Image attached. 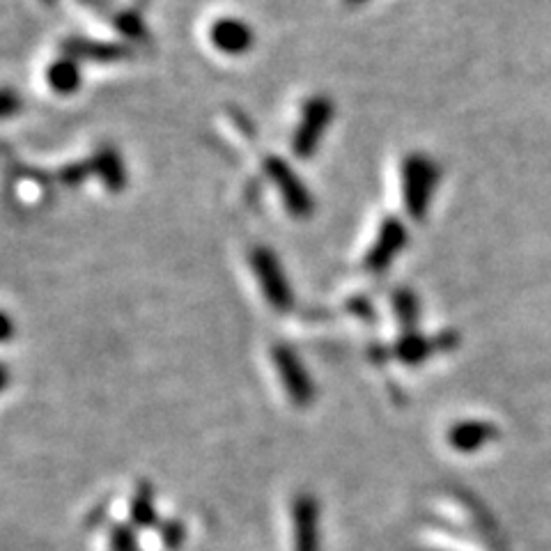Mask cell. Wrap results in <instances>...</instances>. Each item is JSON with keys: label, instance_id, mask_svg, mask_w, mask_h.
<instances>
[{"label": "cell", "instance_id": "obj_1", "mask_svg": "<svg viewBox=\"0 0 551 551\" xmlns=\"http://www.w3.org/2000/svg\"><path fill=\"white\" fill-rule=\"evenodd\" d=\"M294 551H320V506L313 494L301 492L292 501Z\"/></svg>", "mask_w": 551, "mask_h": 551}, {"label": "cell", "instance_id": "obj_2", "mask_svg": "<svg viewBox=\"0 0 551 551\" xmlns=\"http://www.w3.org/2000/svg\"><path fill=\"white\" fill-rule=\"evenodd\" d=\"M278 372H281V379L285 384V391L290 393V398L297 402L299 407L310 405V400L315 398V388L310 384L306 370L297 361V356L287 352V349H278L274 354Z\"/></svg>", "mask_w": 551, "mask_h": 551}, {"label": "cell", "instance_id": "obj_3", "mask_svg": "<svg viewBox=\"0 0 551 551\" xmlns=\"http://www.w3.org/2000/svg\"><path fill=\"white\" fill-rule=\"evenodd\" d=\"M494 437H499L496 425L487 421H462L450 428L448 444L460 453H473L480 450L485 444H490Z\"/></svg>", "mask_w": 551, "mask_h": 551}, {"label": "cell", "instance_id": "obj_4", "mask_svg": "<svg viewBox=\"0 0 551 551\" xmlns=\"http://www.w3.org/2000/svg\"><path fill=\"white\" fill-rule=\"evenodd\" d=\"M131 522L136 529H150L157 524V503H154V490L150 483H141L131 499Z\"/></svg>", "mask_w": 551, "mask_h": 551}, {"label": "cell", "instance_id": "obj_5", "mask_svg": "<svg viewBox=\"0 0 551 551\" xmlns=\"http://www.w3.org/2000/svg\"><path fill=\"white\" fill-rule=\"evenodd\" d=\"M212 40L223 51H244L251 42V33H248L244 23L221 21L212 30Z\"/></svg>", "mask_w": 551, "mask_h": 551}, {"label": "cell", "instance_id": "obj_6", "mask_svg": "<svg viewBox=\"0 0 551 551\" xmlns=\"http://www.w3.org/2000/svg\"><path fill=\"white\" fill-rule=\"evenodd\" d=\"M310 111H313V113H310V118L304 124V131H301L299 138H297V145H299L297 150L299 152H306V150H310V145H315V141L322 134V127L329 120V106L327 104L317 102L313 108H310Z\"/></svg>", "mask_w": 551, "mask_h": 551}, {"label": "cell", "instance_id": "obj_7", "mask_svg": "<svg viewBox=\"0 0 551 551\" xmlns=\"http://www.w3.org/2000/svg\"><path fill=\"white\" fill-rule=\"evenodd\" d=\"M111 551H138V540L131 526H115L111 533Z\"/></svg>", "mask_w": 551, "mask_h": 551}, {"label": "cell", "instance_id": "obj_8", "mask_svg": "<svg viewBox=\"0 0 551 551\" xmlns=\"http://www.w3.org/2000/svg\"><path fill=\"white\" fill-rule=\"evenodd\" d=\"M161 540H164V545L170 549H180L184 542V529L177 522H168L164 529H161Z\"/></svg>", "mask_w": 551, "mask_h": 551}, {"label": "cell", "instance_id": "obj_9", "mask_svg": "<svg viewBox=\"0 0 551 551\" xmlns=\"http://www.w3.org/2000/svg\"><path fill=\"white\" fill-rule=\"evenodd\" d=\"M51 79L58 90H69L76 83V72L69 65H58L56 69H53Z\"/></svg>", "mask_w": 551, "mask_h": 551}, {"label": "cell", "instance_id": "obj_10", "mask_svg": "<svg viewBox=\"0 0 551 551\" xmlns=\"http://www.w3.org/2000/svg\"><path fill=\"white\" fill-rule=\"evenodd\" d=\"M3 382H5V372L0 370V388H3Z\"/></svg>", "mask_w": 551, "mask_h": 551}]
</instances>
